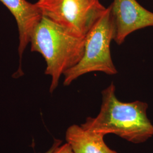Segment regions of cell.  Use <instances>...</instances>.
Segmentation results:
<instances>
[{
    "label": "cell",
    "mask_w": 153,
    "mask_h": 153,
    "mask_svg": "<svg viewBox=\"0 0 153 153\" xmlns=\"http://www.w3.org/2000/svg\"><path fill=\"white\" fill-rule=\"evenodd\" d=\"M111 83L102 92V103L95 117H88L81 126L83 129L115 135L134 144L146 142L153 136V124L147 115L148 104L141 101L125 103L115 94Z\"/></svg>",
    "instance_id": "1"
},
{
    "label": "cell",
    "mask_w": 153,
    "mask_h": 153,
    "mask_svg": "<svg viewBox=\"0 0 153 153\" xmlns=\"http://www.w3.org/2000/svg\"><path fill=\"white\" fill-rule=\"evenodd\" d=\"M16 20L19 32L18 53L22 58L30 43L32 33L40 21L42 15L36 4L26 0H0Z\"/></svg>",
    "instance_id": "6"
},
{
    "label": "cell",
    "mask_w": 153,
    "mask_h": 153,
    "mask_svg": "<svg viewBox=\"0 0 153 153\" xmlns=\"http://www.w3.org/2000/svg\"><path fill=\"white\" fill-rule=\"evenodd\" d=\"M61 142H61V140H56L55 141V142L53 143V145H52V146L50 148V149H49V150L47 151L45 153H52V152L55 150V148H56V147H57L58 146L60 145L61 144Z\"/></svg>",
    "instance_id": "9"
},
{
    "label": "cell",
    "mask_w": 153,
    "mask_h": 153,
    "mask_svg": "<svg viewBox=\"0 0 153 153\" xmlns=\"http://www.w3.org/2000/svg\"><path fill=\"white\" fill-rule=\"evenodd\" d=\"M114 36L115 27L109 6L87 34L81 60L64 73V85L69 86L79 76L94 71L111 76L117 74L111 54V43Z\"/></svg>",
    "instance_id": "3"
},
{
    "label": "cell",
    "mask_w": 153,
    "mask_h": 153,
    "mask_svg": "<svg viewBox=\"0 0 153 153\" xmlns=\"http://www.w3.org/2000/svg\"><path fill=\"white\" fill-rule=\"evenodd\" d=\"M115 27V42L123 43L131 33L153 27V13L141 5L137 0H114L110 5Z\"/></svg>",
    "instance_id": "5"
},
{
    "label": "cell",
    "mask_w": 153,
    "mask_h": 153,
    "mask_svg": "<svg viewBox=\"0 0 153 153\" xmlns=\"http://www.w3.org/2000/svg\"><path fill=\"white\" fill-rule=\"evenodd\" d=\"M42 16L76 36L85 38L106 10L99 0H39Z\"/></svg>",
    "instance_id": "4"
},
{
    "label": "cell",
    "mask_w": 153,
    "mask_h": 153,
    "mask_svg": "<svg viewBox=\"0 0 153 153\" xmlns=\"http://www.w3.org/2000/svg\"><path fill=\"white\" fill-rule=\"evenodd\" d=\"M104 134L88 131L81 126L72 125L66 131V141L74 153H117L107 146Z\"/></svg>",
    "instance_id": "7"
},
{
    "label": "cell",
    "mask_w": 153,
    "mask_h": 153,
    "mask_svg": "<svg viewBox=\"0 0 153 153\" xmlns=\"http://www.w3.org/2000/svg\"><path fill=\"white\" fill-rule=\"evenodd\" d=\"M52 153H74L71 146L68 143L59 145L55 148Z\"/></svg>",
    "instance_id": "8"
},
{
    "label": "cell",
    "mask_w": 153,
    "mask_h": 153,
    "mask_svg": "<svg viewBox=\"0 0 153 153\" xmlns=\"http://www.w3.org/2000/svg\"><path fill=\"white\" fill-rule=\"evenodd\" d=\"M85 38L76 36L44 16L33 30L31 51L40 53L45 61V74L51 76L50 93L58 86L61 76L81 60Z\"/></svg>",
    "instance_id": "2"
}]
</instances>
